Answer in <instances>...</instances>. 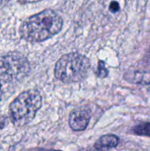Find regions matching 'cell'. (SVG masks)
Segmentation results:
<instances>
[{"mask_svg": "<svg viewBox=\"0 0 150 151\" xmlns=\"http://www.w3.org/2000/svg\"><path fill=\"white\" fill-rule=\"evenodd\" d=\"M63 27L62 17L51 9H46L23 21L19 27L22 39L40 42L57 35Z\"/></svg>", "mask_w": 150, "mask_h": 151, "instance_id": "obj_1", "label": "cell"}, {"mask_svg": "<svg viewBox=\"0 0 150 151\" xmlns=\"http://www.w3.org/2000/svg\"><path fill=\"white\" fill-rule=\"evenodd\" d=\"M90 61L78 52L62 56L55 65V77L64 83H75L83 81L89 71Z\"/></svg>", "mask_w": 150, "mask_h": 151, "instance_id": "obj_2", "label": "cell"}, {"mask_svg": "<svg viewBox=\"0 0 150 151\" xmlns=\"http://www.w3.org/2000/svg\"><path fill=\"white\" fill-rule=\"evenodd\" d=\"M42 106V96L36 89H28L19 94L10 105L11 120L16 127L29 124Z\"/></svg>", "mask_w": 150, "mask_h": 151, "instance_id": "obj_3", "label": "cell"}, {"mask_svg": "<svg viewBox=\"0 0 150 151\" xmlns=\"http://www.w3.org/2000/svg\"><path fill=\"white\" fill-rule=\"evenodd\" d=\"M29 72V61L20 52L10 51L0 56V81H19L26 78Z\"/></svg>", "mask_w": 150, "mask_h": 151, "instance_id": "obj_4", "label": "cell"}, {"mask_svg": "<svg viewBox=\"0 0 150 151\" xmlns=\"http://www.w3.org/2000/svg\"><path fill=\"white\" fill-rule=\"evenodd\" d=\"M91 113L88 110L79 109L74 110L70 113L69 125L73 131H84L90 121Z\"/></svg>", "mask_w": 150, "mask_h": 151, "instance_id": "obj_5", "label": "cell"}, {"mask_svg": "<svg viewBox=\"0 0 150 151\" xmlns=\"http://www.w3.org/2000/svg\"><path fill=\"white\" fill-rule=\"evenodd\" d=\"M124 78L130 83L140 85H150V72L133 71L125 73Z\"/></svg>", "mask_w": 150, "mask_h": 151, "instance_id": "obj_6", "label": "cell"}, {"mask_svg": "<svg viewBox=\"0 0 150 151\" xmlns=\"http://www.w3.org/2000/svg\"><path fill=\"white\" fill-rule=\"evenodd\" d=\"M119 143V138L114 134H105L101 136L95 142V148L97 150H104L115 148Z\"/></svg>", "mask_w": 150, "mask_h": 151, "instance_id": "obj_7", "label": "cell"}, {"mask_svg": "<svg viewBox=\"0 0 150 151\" xmlns=\"http://www.w3.org/2000/svg\"><path fill=\"white\" fill-rule=\"evenodd\" d=\"M133 134L140 136L150 137V123H143L133 127Z\"/></svg>", "mask_w": 150, "mask_h": 151, "instance_id": "obj_8", "label": "cell"}, {"mask_svg": "<svg viewBox=\"0 0 150 151\" xmlns=\"http://www.w3.org/2000/svg\"><path fill=\"white\" fill-rule=\"evenodd\" d=\"M108 74H109V71L106 68L104 62L103 61H99L98 62V67H97V70H96V75H97V77L103 79V78L107 77Z\"/></svg>", "mask_w": 150, "mask_h": 151, "instance_id": "obj_9", "label": "cell"}, {"mask_svg": "<svg viewBox=\"0 0 150 151\" xmlns=\"http://www.w3.org/2000/svg\"><path fill=\"white\" fill-rule=\"evenodd\" d=\"M110 10L112 12H117L120 10V6H119V4L116 1H113L110 4Z\"/></svg>", "mask_w": 150, "mask_h": 151, "instance_id": "obj_10", "label": "cell"}, {"mask_svg": "<svg viewBox=\"0 0 150 151\" xmlns=\"http://www.w3.org/2000/svg\"><path fill=\"white\" fill-rule=\"evenodd\" d=\"M1 96H2V87H1V82H0V99H1Z\"/></svg>", "mask_w": 150, "mask_h": 151, "instance_id": "obj_11", "label": "cell"}, {"mask_svg": "<svg viewBox=\"0 0 150 151\" xmlns=\"http://www.w3.org/2000/svg\"><path fill=\"white\" fill-rule=\"evenodd\" d=\"M50 151H60V150H50Z\"/></svg>", "mask_w": 150, "mask_h": 151, "instance_id": "obj_12", "label": "cell"}]
</instances>
